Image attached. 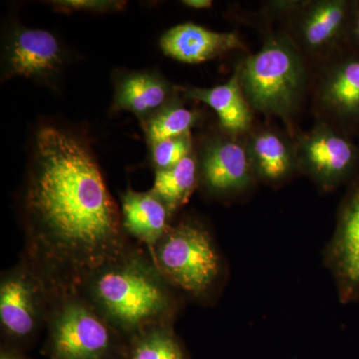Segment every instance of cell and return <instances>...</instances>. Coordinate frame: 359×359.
I'll return each mask as SVG.
<instances>
[{
  "label": "cell",
  "mask_w": 359,
  "mask_h": 359,
  "mask_svg": "<svg viewBox=\"0 0 359 359\" xmlns=\"http://www.w3.org/2000/svg\"><path fill=\"white\" fill-rule=\"evenodd\" d=\"M25 215L32 266L52 297L79 294L90 276L129 252L93 156L56 127L36 135Z\"/></svg>",
  "instance_id": "6da1fadb"
},
{
  "label": "cell",
  "mask_w": 359,
  "mask_h": 359,
  "mask_svg": "<svg viewBox=\"0 0 359 359\" xmlns=\"http://www.w3.org/2000/svg\"><path fill=\"white\" fill-rule=\"evenodd\" d=\"M167 283L155 264L127 252L90 276L82 289L127 344L149 328L168 325L174 302Z\"/></svg>",
  "instance_id": "7a4b0ae2"
},
{
  "label": "cell",
  "mask_w": 359,
  "mask_h": 359,
  "mask_svg": "<svg viewBox=\"0 0 359 359\" xmlns=\"http://www.w3.org/2000/svg\"><path fill=\"white\" fill-rule=\"evenodd\" d=\"M240 81L250 107L287 119L299 109L308 70L302 52L289 35H271L261 50L238 65Z\"/></svg>",
  "instance_id": "3957f363"
},
{
  "label": "cell",
  "mask_w": 359,
  "mask_h": 359,
  "mask_svg": "<svg viewBox=\"0 0 359 359\" xmlns=\"http://www.w3.org/2000/svg\"><path fill=\"white\" fill-rule=\"evenodd\" d=\"M52 299L50 359H125L126 341L85 297L69 294Z\"/></svg>",
  "instance_id": "277c9868"
},
{
  "label": "cell",
  "mask_w": 359,
  "mask_h": 359,
  "mask_svg": "<svg viewBox=\"0 0 359 359\" xmlns=\"http://www.w3.org/2000/svg\"><path fill=\"white\" fill-rule=\"evenodd\" d=\"M152 250L163 278L187 292L204 294L219 278L218 252L210 233L195 222L169 229Z\"/></svg>",
  "instance_id": "5b68a950"
},
{
  "label": "cell",
  "mask_w": 359,
  "mask_h": 359,
  "mask_svg": "<svg viewBox=\"0 0 359 359\" xmlns=\"http://www.w3.org/2000/svg\"><path fill=\"white\" fill-rule=\"evenodd\" d=\"M52 297L46 283L32 266H20L2 276L0 321L7 346L20 349L29 344L48 318Z\"/></svg>",
  "instance_id": "8992f818"
},
{
  "label": "cell",
  "mask_w": 359,
  "mask_h": 359,
  "mask_svg": "<svg viewBox=\"0 0 359 359\" xmlns=\"http://www.w3.org/2000/svg\"><path fill=\"white\" fill-rule=\"evenodd\" d=\"M294 152L297 166L323 188L334 189L353 178L359 168V144L325 121L299 137Z\"/></svg>",
  "instance_id": "52a82bcc"
},
{
  "label": "cell",
  "mask_w": 359,
  "mask_h": 359,
  "mask_svg": "<svg viewBox=\"0 0 359 359\" xmlns=\"http://www.w3.org/2000/svg\"><path fill=\"white\" fill-rule=\"evenodd\" d=\"M316 102L327 122L359 136V50L344 43L327 58L316 87Z\"/></svg>",
  "instance_id": "ba28073f"
},
{
  "label": "cell",
  "mask_w": 359,
  "mask_h": 359,
  "mask_svg": "<svg viewBox=\"0 0 359 359\" xmlns=\"http://www.w3.org/2000/svg\"><path fill=\"white\" fill-rule=\"evenodd\" d=\"M353 1L320 0L297 7L292 39L299 50L327 58L339 50L346 43Z\"/></svg>",
  "instance_id": "9c48e42d"
},
{
  "label": "cell",
  "mask_w": 359,
  "mask_h": 359,
  "mask_svg": "<svg viewBox=\"0 0 359 359\" xmlns=\"http://www.w3.org/2000/svg\"><path fill=\"white\" fill-rule=\"evenodd\" d=\"M328 266L337 280L340 301L359 299V181L340 210L337 230L328 247Z\"/></svg>",
  "instance_id": "30bf717a"
},
{
  "label": "cell",
  "mask_w": 359,
  "mask_h": 359,
  "mask_svg": "<svg viewBox=\"0 0 359 359\" xmlns=\"http://www.w3.org/2000/svg\"><path fill=\"white\" fill-rule=\"evenodd\" d=\"M7 70L11 75L46 80L65 62L58 39L43 29L18 28L7 45Z\"/></svg>",
  "instance_id": "8fae6325"
},
{
  "label": "cell",
  "mask_w": 359,
  "mask_h": 359,
  "mask_svg": "<svg viewBox=\"0 0 359 359\" xmlns=\"http://www.w3.org/2000/svg\"><path fill=\"white\" fill-rule=\"evenodd\" d=\"M201 173L212 192L244 190L252 181V173L247 147L236 139H216L205 148Z\"/></svg>",
  "instance_id": "7c38bea8"
},
{
  "label": "cell",
  "mask_w": 359,
  "mask_h": 359,
  "mask_svg": "<svg viewBox=\"0 0 359 359\" xmlns=\"http://www.w3.org/2000/svg\"><path fill=\"white\" fill-rule=\"evenodd\" d=\"M163 52L181 62H205L226 52L244 48L236 32H215L194 23L175 26L160 40Z\"/></svg>",
  "instance_id": "4fadbf2b"
},
{
  "label": "cell",
  "mask_w": 359,
  "mask_h": 359,
  "mask_svg": "<svg viewBox=\"0 0 359 359\" xmlns=\"http://www.w3.org/2000/svg\"><path fill=\"white\" fill-rule=\"evenodd\" d=\"M122 214L125 230L152 249L169 230V210L152 190L127 191L122 196Z\"/></svg>",
  "instance_id": "5bb4252c"
},
{
  "label": "cell",
  "mask_w": 359,
  "mask_h": 359,
  "mask_svg": "<svg viewBox=\"0 0 359 359\" xmlns=\"http://www.w3.org/2000/svg\"><path fill=\"white\" fill-rule=\"evenodd\" d=\"M185 95L204 102L216 111L219 123L229 133H245L252 126V111L241 86L238 66L226 83L212 88L188 89Z\"/></svg>",
  "instance_id": "9a60e30c"
},
{
  "label": "cell",
  "mask_w": 359,
  "mask_h": 359,
  "mask_svg": "<svg viewBox=\"0 0 359 359\" xmlns=\"http://www.w3.org/2000/svg\"><path fill=\"white\" fill-rule=\"evenodd\" d=\"M252 171L269 182L285 179L297 166L294 148L280 134L262 130L245 144Z\"/></svg>",
  "instance_id": "2e32d148"
},
{
  "label": "cell",
  "mask_w": 359,
  "mask_h": 359,
  "mask_svg": "<svg viewBox=\"0 0 359 359\" xmlns=\"http://www.w3.org/2000/svg\"><path fill=\"white\" fill-rule=\"evenodd\" d=\"M172 93L173 88L163 78L149 73H136L125 77L118 85L115 107L146 117L163 109Z\"/></svg>",
  "instance_id": "e0dca14e"
},
{
  "label": "cell",
  "mask_w": 359,
  "mask_h": 359,
  "mask_svg": "<svg viewBox=\"0 0 359 359\" xmlns=\"http://www.w3.org/2000/svg\"><path fill=\"white\" fill-rule=\"evenodd\" d=\"M197 182L198 164L192 153L169 169L157 170L152 191L171 214L188 202Z\"/></svg>",
  "instance_id": "ac0fdd59"
},
{
  "label": "cell",
  "mask_w": 359,
  "mask_h": 359,
  "mask_svg": "<svg viewBox=\"0 0 359 359\" xmlns=\"http://www.w3.org/2000/svg\"><path fill=\"white\" fill-rule=\"evenodd\" d=\"M125 359H189L168 325L149 328L127 341Z\"/></svg>",
  "instance_id": "d6986e66"
},
{
  "label": "cell",
  "mask_w": 359,
  "mask_h": 359,
  "mask_svg": "<svg viewBox=\"0 0 359 359\" xmlns=\"http://www.w3.org/2000/svg\"><path fill=\"white\" fill-rule=\"evenodd\" d=\"M197 114L194 111L187 109L184 106L172 105L161 109L154 117L149 120L147 136L150 143L174 138L190 133L195 125Z\"/></svg>",
  "instance_id": "ffe728a7"
},
{
  "label": "cell",
  "mask_w": 359,
  "mask_h": 359,
  "mask_svg": "<svg viewBox=\"0 0 359 359\" xmlns=\"http://www.w3.org/2000/svg\"><path fill=\"white\" fill-rule=\"evenodd\" d=\"M192 148L190 133L158 142L152 145L153 161L158 170L169 169L192 154Z\"/></svg>",
  "instance_id": "44dd1931"
},
{
  "label": "cell",
  "mask_w": 359,
  "mask_h": 359,
  "mask_svg": "<svg viewBox=\"0 0 359 359\" xmlns=\"http://www.w3.org/2000/svg\"><path fill=\"white\" fill-rule=\"evenodd\" d=\"M51 6L59 13H107L121 11L126 6L125 1H107V0H60L52 1Z\"/></svg>",
  "instance_id": "7402d4cb"
},
{
  "label": "cell",
  "mask_w": 359,
  "mask_h": 359,
  "mask_svg": "<svg viewBox=\"0 0 359 359\" xmlns=\"http://www.w3.org/2000/svg\"><path fill=\"white\" fill-rule=\"evenodd\" d=\"M346 43L359 50V0H353L347 26Z\"/></svg>",
  "instance_id": "603a6c76"
},
{
  "label": "cell",
  "mask_w": 359,
  "mask_h": 359,
  "mask_svg": "<svg viewBox=\"0 0 359 359\" xmlns=\"http://www.w3.org/2000/svg\"><path fill=\"white\" fill-rule=\"evenodd\" d=\"M0 359L28 358H26L25 354L22 353V351H20V349L15 348V347L11 346H7V344H4V346H1V351H0Z\"/></svg>",
  "instance_id": "cb8c5ba5"
},
{
  "label": "cell",
  "mask_w": 359,
  "mask_h": 359,
  "mask_svg": "<svg viewBox=\"0 0 359 359\" xmlns=\"http://www.w3.org/2000/svg\"><path fill=\"white\" fill-rule=\"evenodd\" d=\"M182 4L195 9L209 8L212 6L211 0H185Z\"/></svg>",
  "instance_id": "d4e9b609"
}]
</instances>
